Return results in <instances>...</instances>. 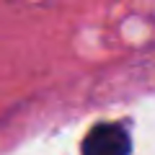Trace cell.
I'll return each mask as SVG.
<instances>
[{
  "mask_svg": "<svg viewBox=\"0 0 155 155\" xmlns=\"http://www.w3.org/2000/svg\"><path fill=\"white\" fill-rule=\"evenodd\" d=\"M83 155H132V137L124 124H96L83 140Z\"/></svg>",
  "mask_w": 155,
  "mask_h": 155,
  "instance_id": "obj_1",
  "label": "cell"
}]
</instances>
